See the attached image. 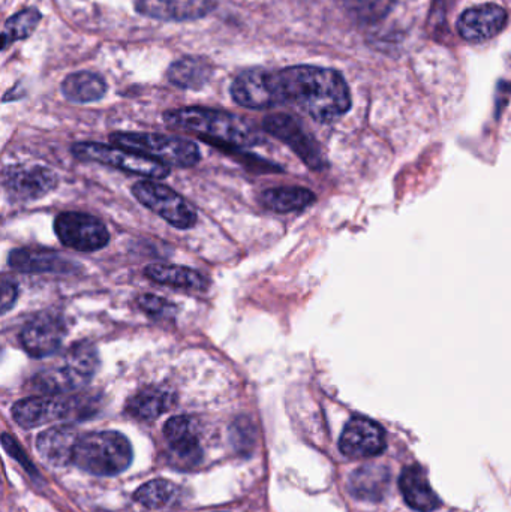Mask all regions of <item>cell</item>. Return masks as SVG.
Returning a JSON list of instances; mask_svg holds the SVG:
<instances>
[{
    "instance_id": "cell-1",
    "label": "cell",
    "mask_w": 511,
    "mask_h": 512,
    "mask_svg": "<svg viewBox=\"0 0 511 512\" xmlns=\"http://www.w3.org/2000/svg\"><path fill=\"white\" fill-rule=\"evenodd\" d=\"M231 96L240 107L251 110L293 105L320 123L333 122L351 108L345 78L333 69L311 65L281 71L249 69L233 81Z\"/></svg>"
},
{
    "instance_id": "cell-2",
    "label": "cell",
    "mask_w": 511,
    "mask_h": 512,
    "mask_svg": "<svg viewBox=\"0 0 511 512\" xmlns=\"http://www.w3.org/2000/svg\"><path fill=\"white\" fill-rule=\"evenodd\" d=\"M164 120L174 128L192 132L198 137L231 149L254 147L263 141L251 123L225 111L201 107L179 108L167 111Z\"/></svg>"
},
{
    "instance_id": "cell-3",
    "label": "cell",
    "mask_w": 511,
    "mask_h": 512,
    "mask_svg": "<svg viewBox=\"0 0 511 512\" xmlns=\"http://www.w3.org/2000/svg\"><path fill=\"white\" fill-rule=\"evenodd\" d=\"M99 367L98 349L87 340L69 346L53 366L41 370L32 378V388L48 396L71 393L86 387Z\"/></svg>"
},
{
    "instance_id": "cell-4",
    "label": "cell",
    "mask_w": 511,
    "mask_h": 512,
    "mask_svg": "<svg viewBox=\"0 0 511 512\" xmlns=\"http://www.w3.org/2000/svg\"><path fill=\"white\" fill-rule=\"evenodd\" d=\"M131 462L132 448L128 438L114 430L80 435L72 456V465L96 477L122 474Z\"/></svg>"
},
{
    "instance_id": "cell-5",
    "label": "cell",
    "mask_w": 511,
    "mask_h": 512,
    "mask_svg": "<svg viewBox=\"0 0 511 512\" xmlns=\"http://www.w3.org/2000/svg\"><path fill=\"white\" fill-rule=\"evenodd\" d=\"M110 138L114 144L129 152L140 153L168 167H194L201 159L197 144L186 138L147 132H116Z\"/></svg>"
},
{
    "instance_id": "cell-6",
    "label": "cell",
    "mask_w": 511,
    "mask_h": 512,
    "mask_svg": "<svg viewBox=\"0 0 511 512\" xmlns=\"http://www.w3.org/2000/svg\"><path fill=\"white\" fill-rule=\"evenodd\" d=\"M93 411L92 403L83 396L60 397L44 396L27 397L18 400L12 406V418L23 429H35L53 421L66 420L71 417H84L86 412Z\"/></svg>"
},
{
    "instance_id": "cell-7",
    "label": "cell",
    "mask_w": 511,
    "mask_h": 512,
    "mask_svg": "<svg viewBox=\"0 0 511 512\" xmlns=\"http://www.w3.org/2000/svg\"><path fill=\"white\" fill-rule=\"evenodd\" d=\"M72 153L83 161L98 162V164L110 165L117 170L138 174L147 179H167L170 176V168L161 162L153 161L140 153L129 152L117 147L105 146L101 143H77L72 146Z\"/></svg>"
},
{
    "instance_id": "cell-8",
    "label": "cell",
    "mask_w": 511,
    "mask_h": 512,
    "mask_svg": "<svg viewBox=\"0 0 511 512\" xmlns=\"http://www.w3.org/2000/svg\"><path fill=\"white\" fill-rule=\"evenodd\" d=\"M132 194L137 198L138 203L161 216L165 222L177 230H189L197 224L195 210L177 192L167 186L143 180L132 186Z\"/></svg>"
},
{
    "instance_id": "cell-9",
    "label": "cell",
    "mask_w": 511,
    "mask_h": 512,
    "mask_svg": "<svg viewBox=\"0 0 511 512\" xmlns=\"http://www.w3.org/2000/svg\"><path fill=\"white\" fill-rule=\"evenodd\" d=\"M54 233L62 245L77 252L101 251L110 242L107 227L86 213H60L54 221Z\"/></svg>"
},
{
    "instance_id": "cell-10",
    "label": "cell",
    "mask_w": 511,
    "mask_h": 512,
    "mask_svg": "<svg viewBox=\"0 0 511 512\" xmlns=\"http://www.w3.org/2000/svg\"><path fill=\"white\" fill-rule=\"evenodd\" d=\"M264 129L273 137L287 144L311 170H323L326 167L320 144L306 132L302 123L287 114H273L263 122Z\"/></svg>"
},
{
    "instance_id": "cell-11",
    "label": "cell",
    "mask_w": 511,
    "mask_h": 512,
    "mask_svg": "<svg viewBox=\"0 0 511 512\" xmlns=\"http://www.w3.org/2000/svg\"><path fill=\"white\" fill-rule=\"evenodd\" d=\"M66 324L62 316L41 312L26 322L20 331V343L32 358H45L56 354L66 337Z\"/></svg>"
},
{
    "instance_id": "cell-12",
    "label": "cell",
    "mask_w": 511,
    "mask_h": 512,
    "mask_svg": "<svg viewBox=\"0 0 511 512\" xmlns=\"http://www.w3.org/2000/svg\"><path fill=\"white\" fill-rule=\"evenodd\" d=\"M3 188L14 201H33L56 189L59 179L54 171L39 165H15L3 173Z\"/></svg>"
},
{
    "instance_id": "cell-13",
    "label": "cell",
    "mask_w": 511,
    "mask_h": 512,
    "mask_svg": "<svg viewBox=\"0 0 511 512\" xmlns=\"http://www.w3.org/2000/svg\"><path fill=\"white\" fill-rule=\"evenodd\" d=\"M339 448L350 459L377 456L386 448V433L375 421L356 417L345 426Z\"/></svg>"
},
{
    "instance_id": "cell-14",
    "label": "cell",
    "mask_w": 511,
    "mask_h": 512,
    "mask_svg": "<svg viewBox=\"0 0 511 512\" xmlns=\"http://www.w3.org/2000/svg\"><path fill=\"white\" fill-rule=\"evenodd\" d=\"M509 14L503 6L483 3L467 9L458 21V32L465 41L483 42L506 29Z\"/></svg>"
},
{
    "instance_id": "cell-15",
    "label": "cell",
    "mask_w": 511,
    "mask_h": 512,
    "mask_svg": "<svg viewBox=\"0 0 511 512\" xmlns=\"http://www.w3.org/2000/svg\"><path fill=\"white\" fill-rule=\"evenodd\" d=\"M164 436L171 456L180 465L194 466L203 459L197 423L188 415L170 418L165 423Z\"/></svg>"
},
{
    "instance_id": "cell-16",
    "label": "cell",
    "mask_w": 511,
    "mask_h": 512,
    "mask_svg": "<svg viewBox=\"0 0 511 512\" xmlns=\"http://www.w3.org/2000/svg\"><path fill=\"white\" fill-rule=\"evenodd\" d=\"M212 0H137L141 15L161 21H191L206 17L215 9Z\"/></svg>"
},
{
    "instance_id": "cell-17",
    "label": "cell",
    "mask_w": 511,
    "mask_h": 512,
    "mask_svg": "<svg viewBox=\"0 0 511 512\" xmlns=\"http://www.w3.org/2000/svg\"><path fill=\"white\" fill-rule=\"evenodd\" d=\"M78 439L80 435L72 427H51L39 433L36 439V450L45 463L54 468H60V466L71 465Z\"/></svg>"
},
{
    "instance_id": "cell-18",
    "label": "cell",
    "mask_w": 511,
    "mask_h": 512,
    "mask_svg": "<svg viewBox=\"0 0 511 512\" xmlns=\"http://www.w3.org/2000/svg\"><path fill=\"white\" fill-rule=\"evenodd\" d=\"M8 264L21 273H72L77 265L65 255L47 249H15L9 254Z\"/></svg>"
},
{
    "instance_id": "cell-19",
    "label": "cell",
    "mask_w": 511,
    "mask_h": 512,
    "mask_svg": "<svg viewBox=\"0 0 511 512\" xmlns=\"http://www.w3.org/2000/svg\"><path fill=\"white\" fill-rule=\"evenodd\" d=\"M176 403V394L167 387H146L129 397L125 411L129 417L152 421L170 411Z\"/></svg>"
},
{
    "instance_id": "cell-20",
    "label": "cell",
    "mask_w": 511,
    "mask_h": 512,
    "mask_svg": "<svg viewBox=\"0 0 511 512\" xmlns=\"http://www.w3.org/2000/svg\"><path fill=\"white\" fill-rule=\"evenodd\" d=\"M399 486H401L405 502L413 510L432 512L440 508V498L435 495L428 478H426L425 471L420 466L414 465L405 468L401 480H399Z\"/></svg>"
},
{
    "instance_id": "cell-21",
    "label": "cell",
    "mask_w": 511,
    "mask_h": 512,
    "mask_svg": "<svg viewBox=\"0 0 511 512\" xmlns=\"http://www.w3.org/2000/svg\"><path fill=\"white\" fill-rule=\"evenodd\" d=\"M144 274L153 282L189 291H206L209 286V280L203 274L180 265L150 264L144 268Z\"/></svg>"
},
{
    "instance_id": "cell-22",
    "label": "cell",
    "mask_w": 511,
    "mask_h": 512,
    "mask_svg": "<svg viewBox=\"0 0 511 512\" xmlns=\"http://www.w3.org/2000/svg\"><path fill=\"white\" fill-rule=\"evenodd\" d=\"M168 80L179 89L198 90L209 83L213 66L204 57H183L168 68Z\"/></svg>"
},
{
    "instance_id": "cell-23",
    "label": "cell",
    "mask_w": 511,
    "mask_h": 512,
    "mask_svg": "<svg viewBox=\"0 0 511 512\" xmlns=\"http://www.w3.org/2000/svg\"><path fill=\"white\" fill-rule=\"evenodd\" d=\"M389 484V469L378 465L363 466L350 478L351 493L362 501H381L389 490Z\"/></svg>"
},
{
    "instance_id": "cell-24",
    "label": "cell",
    "mask_w": 511,
    "mask_h": 512,
    "mask_svg": "<svg viewBox=\"0 0 511 512\" xmlns=\"http://www.w3.org/2000/svg\"><path fill=\"white\" fill-rule=\"evenodd\" d=\"M62 93L71 102L89 104L104 98L107 93V83L96 72H75L63 80Z\"/></svg>"
},
{
    "instance_id": "cell-25",
    "label": "cell",
    "mask_w": 511,
    "mask_h": 512,
    "mask_svg": "<svg viewBox=\"0 0 511 512\" xmlns=\"http://www.w3.org/2000/svg\"><path fill=\"white\" fill-rule=\"evenodd\" d=\"M260 203L270 212L291 213L311 206L315 203V195L309 189L299 186H281L264 191Z\"/></svg>"
},
{
    "instance_id": "cell-26",
    "label": "cell",
    "mask_w": 511,
    "mask_h": 512,
    "mask_svg": "<svg viewBox=\"0 0 511 512\" xmlns=\"http://www.w3.org/2000/svg\"><path fill=\"white\" fill-rule=\"evenodd\" d=\"M41 17V12H39L38 9L29 8L8 18L2 32L3 50H6L12 42L20 41V39L32 35L33 30L36 29L39 21H41Z\"/></svg>"
},
{
    "instance_id": "cell-27",
    "label": "cell",
    "mask_w": 511,
    "mask_h": 512,
    "mask_svg": "<svg viewBox=\"0 0 511 512\" xmlns=\"http://www.w3.org/2000/svg\"><path fill=\"white\" fill-rule=\"evenodd\" d=\"M177 487L171 481L153 480L141 486L135 492L134 498L138 504L143 505L149 510H159V508L167 507L174 496L177 495Z\"/></svg>"
},
{
    "instance_id": "cell-28",
    "label": "cell",
    "mask_w": 511,
    "mask_h": 512,
    "mask_svg": "<svg viewBox=\"0 0 511 512\" xmlns=\"http://www.w3.org/2000/svg\"><path fill=\"white\" fill-rule=\"evenodd\" d=\"M138 306L143 312H146L147 315L152 316V318L158 319H168L173 318L176 315L177 309L173 303L170 301L164 300V298L156 297V295L152 294H144L140 295L137 300Z\"/></svg>"
},
{
    "instance_id": "cell-29",
    "label": "cell",
    "mask_w": 511,
    "mask_h": 512,
    "mask_svg": "<svg viewBox=\"0 0 511 512\" xmlns=\"http://www.w3.org/2000/svg\"><path fill=\"white\" fill-rule=\"evenodd\" d=\"M392 2L393 0H356L360 14L372 18H380L381 15L386 14L392 6Z\"/></svg>"
},
{
    "instance_id": "cell-30",
    "label": "cell",
    "mask_w": 511,
    "mask_h": 512,
    "mask_svg": "<svg viewBox=\"0 0 511 512\" xmlns=\"http://www.w3.org/2000/svg\"><path fill=\"white\" fill-rule=\"evenodd\" d=\"M2 444L3 448H5L6 451H8L9 456L14 457L15 460H17L18 463H20L23 468H26V471L29 472L32 477H38V471H35V468H33L32 463H30V460L27 459L26 456H24L23 451L20 450V447H18L17 442L14 441V439L11 438V436L3 435L2 436Z\"/></svg>"
},
{
    "instance_id": "cell-31",
    "label": "cell",
    "mask_w": 511,
    "mask_h": 512,
    "mask_svg": "<svg viewBox=\"0 0 511 512\" xmlns=\"http://www.w3.org/2000/svg\"><path fill=\"white\" fill-rule=\"evenodd\" d=\"M18 298V285L11 279L2 280V315L8 313L14 307L15 301Z\"/></svg>"
}]
</instances>
